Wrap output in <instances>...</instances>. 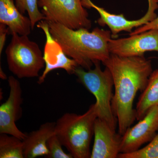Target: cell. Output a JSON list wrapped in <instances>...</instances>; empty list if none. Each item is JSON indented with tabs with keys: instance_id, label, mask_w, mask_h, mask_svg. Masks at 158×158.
<instances>
[{
	"instance_id": "20",
	"label": "cell",
	"mask_w": 158,
	"mask_h": 158,
	"mask_svg": "<svg viewBox=\"0 0 158 158\" xmlns=\"http://www.w3.org/2000/svg\"><path fill=\"white\" fill-rule=\"evenodd\" d=\"M151 30H158V16L152 21L148 23L137 28L135 31L130 33L129 35L131 36V35L139 34Z\"/></svg>"
},
{
	"instance_id": "4",
	"label": "cell",
	"mask_w": 158,
	"mask_h": 158,
	"mask_svg": "<svg viewBox=\"0 0 158 158\" xmlns=\"http://www.w3.org/2000/svg\"><path fill=\"white\" fill-rule=\"evenodd\" d=\"M100 63H94V69L89 70L78 66L74 74L80 83L95 97L98 118L106 123L116 131L117 119L113 114L111 105L114 94L113 77L107 67H106L104 70H102Z\"/></svg>"
},
{
	"instance_id": "14",
	"label": "cell",
	"mask_w": 158,
	"mask_h": 158,
	"mask_svg": "<svg viewBox=\"0 0 158 158\" xmlns=\"http://www.w3.org/2000/svg\"><path fill=\"white\" fill-rule=\"evenodd\" d=\"M0 23L7 26L11 35L28 36L32 30L30 19L19 12L13 0H0Z\"/></svg>"
},
{
	"instance_id": "3",
	"label": "cell",
	"mask_w": 158,
	"mask_h": 158,
	"mask_svg": "<svg viewBox=\"0 0 158 158\" xmlns=\"http://www.w3.org/2000/svg\"><path fill=\"white\" fill-rule=\"evenodd\" d=\"M97 118L94 103L84 114L65 113L56 122L55 134L73 157L90 158V144Z\"/></svg>"
},
{
	"instance_id": "6",
	"label": "cell",
	"mask_w": 158,
	"mask_h": 158,
	"mask_svg": "<svg viewBox=\"0 0 158 158\" xmlns=\"http://www.w3.org/2000/svg\"><path fill=\"white\" fill-rule=\"evenodd\" d=\"M90 0H38L44 20L59 23L69 28L89 30L91 22L85 8L90 9Z\"/></svg>"
},
{
	"instance_id": "12",
	"label": "cell",
	"mask_w": 158,
	"mask_h": 158,
	"mask_svg": "<svg viewBox=\"0 0 158 158\" xmlns=\"http://www.w3.org/2000/svg\"><path fill=\"white\" fill-rule=\"evenodd\" d=\"M94 142L90 158H118L122 135L98 118L94 125Z\"/></svg>"
},
{
	"instance_id": "16",
	"label": "cell",
	"mask_w": 158,
	"mask_h": 158,
	"mask_svg": "<svg viewBox=\"0 0 158 158\" xmlns=\"http://www.w3.org/2000/svg\"><path fill=\"white\" fill-rule=\"evenodd\" d=\"M0 158H24L23 140L8 134H1Z\"/></svg>"
},
{
	"instance_id": "19",
	"label": "cell",
	"mask_w": 158,
	"mask_h": 158,
	"mask_svg": "<svg viewBox=\"0 0 158 158\" xmlns=\"http://www.w3.org/2000/svg\"><path fill=\"white\" fill-rule=\"evenodd\" d=\"M49 154L46 157L48 158H73L70 153H66L63 151V146L56 134L49 138L47 142Z\"/></svg>"
},
{
	"instance_id": "10",
	"label": "cell",
	"mask_w": 158,
	"mask_h": 158,
	"mask_svg": "<svg viewBox=\"0 0 158 158\" xmlns=\"http://www.w3.org/2000/svg\"><path fill=\"white\" fill-rule=\"evenodd\" d=\"M37 26L44 31L46 39L43 55L45 69L39 77L38 84H42L47 75L54 69H62L69 74H74L76 69L79 66L78 65L73 59L67 57L60 44L54 39L51 35L47 22L43 20L37 23Z\"/></svg>"
},
{
	"instance_id": "13",
	"label": "cell",
	"mask_w": 158,
	"mask_h": 158,
	"mask_svg": "<svg viewBox=\"0 0 158 158\" xmlns=\"http://www.w3.org/2000/svg\"><path fill=\"white\" fill-rule=\"evenodd\" d=\"M56 123H45L39 128L27 134L23 140L24 157L35 158L47 156L49 150L47 142L49 138L55 134Z\"/></svg>"
},
{
	"instance_id": "11",
	"label": "cell",
	"mask_w": 158,
	"mask_h": 158,
	"mask_svg": "<svg viewBox=\"0 0 158 158\" xmlns=\"http://www.w3.org/2000/svg\"><path fill=\"white\" fill-rule=\"evenodd\" d=\"M148 7L147 12L143 17L135 20H129L123 14H111L103 8L90 2V8L98 11L100 17L97 20L101 26L107 25L110 29L112 38H116L121 31L131 33L134 28H138L148 23L157 17L155 11L158 8V0H148Z\"/></svg>"
},
{
	"instance_id": "9",
	"label": "cell",
	"mask_w": 158,
	"mask_h": 158,
	"mask_svg": "<svg viewBox=\"0 0 158 158\" xmlns=\"http://www.w3.org/2000/svg\"><path fill=\"white\" fill-rule=\"evenodd\" d=\"M110 54L120 57L143 56L145 52H158V30H151L129 37L110 40Z\"/></svg>"
},
{
	"instance_id": "1",
	"label": "cell",
	"mask_w": 158,
	"mask_h": 158,
	"mask_svg": "<svg viewBox=\"0 0 158 158\" xmlns=\"http://www.w3.org/2000/svg\"><path fill=\"white\" fill-rule=\"evenodd\" d=\"M112 74L115 93L112 109L117 119L118 133L123 135L136 119L133 103L138 91L142 92L152 72L151 61L143 56L120 57L111 54L103 62Z\"/></svg>"
},
{
	"instance_id": "8",
	"label": "cell",
	"mask_w": 158,
	"mask_h": 158,
	"mask_svg": "<svg viewBox=\"0 0 158 158\" xmlns=\"http://www.w3.org/2000/svg\"><path fill=\"white\" fill-rule=\"evenodd\" d=\"M158 131V106L151 108L145 116L132 127H130L122 137L120 153L135 152L149 142Z\"/></svg>"
},
{
	"instance_id": "17",
	"label": "cell",
	"mask_w": 158,
	"mask_h": 158,
	"mask_svg": "<svg viewBox=\"0 0 158 158\" xmlns=\"http://www.w3.org/2000/svg\"><path fill=\"white\" fill-rule=\"evenodd\" d=\"M38 0H15V5L22 14L27 11L31 21L32 30L35 25L40 21L44 20L43 14L40 11L38 5Z\"/></svg>"
},
{
	"instance_id": "18",
	"label": "cell",
	"mask_w": 158,
	"mask_h": 158,
	"mask_svg": "<svg viewBox=\"0 0 158 158\" xmlns=\"http://www.w3.org/2000/svg\"><path fill=\"white\" fill-rule=\"evenodd\" d=\"M118 158H158V131L145 147L134 152L119 153Z\"/></svg>"
},
{
	"instance_id": "7",
	"label": "cell",
	"mask_w": 158,
	"mask_h": 158,
	"mask_svg": "<svg viewBox=\"0 0 158 158\" xmlns=\"http://www.w3.org/2000/svg\"><path fill=\"white\" fill-rule=\"evenodd\" d=\"M10 92L8 99L0 106V134H6L23 140L27 134L16 126V122L22 115V90L20 82L13 76L9 77Z\"/></svg>"
},
{
	"instance_id": "5",
	"label": "cell",
	"mask_w": 158,
	"mask_h": 158,
	"mask_svg": "<svg viewBox=\"0 0 158 158\" xmlns=\"http://www.w3.org/2000/svg\"><path fill=\"white\" fill-rule=\"evenodd\" d=\"M11 35L6 51L9 70L19 79L39 77L40 71L45 66L39 46L28 36L16 33Z\"/></svg>"
},
{
	"instance_id": "2",
	"label": "cell",
	"mask_w": 158,
	"mask_h": 158,
	"mask_svg": "<svg viewBox=\"0 0 158 158\" xmlns=\"http://www.w3.org/2000/svg\"><path fill=\"white\" fill-rule=\"evenodd\" d=\"M46 22L54 39L80 67L89 70L96 62L103 63L110 58L108 43L112 38L110 31L98 27L91 32L83 28L73 30L59 23Z\"/></svg>"
},
{
	"instance_id": "15",
	"label": "cell",
	"mask_w": 158,
	"mask_h": 158,
	"mask_svg": "<svg viewBox=\"0 0 158 158\" xmlns=\"http://www.w3.org/2000/svg\"><path fill=\"white\" fill-rule=\"evenodd\" d=\"M155 106H158V69L152 71L146 88L138 98L135 109L136 119L141 120Z\"/></svg>"
},
{
	"instance_id": "21",
	"label": "cell",
	"mask_w": 158,
	"mask_h": 158,
	"mask_svg": "<svg viewBox=\"0 0 158 158\" xmlns=\"http://www.w3.org/2000/svg\"><path fill=\"white\" fill-rule=\"evenodd\" d=\"M8 27L6 25L0 23V56L2 55L6 43V35L8 34Z\"/></svg>"
}]
</instances>
